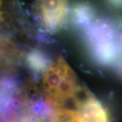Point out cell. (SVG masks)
Wrapping results in <instances>:
<instances>
[{"mask_svg":"<svg viewBox=\"0 0 122 122\" xmlns=\"http://www.w3.org/2000/svg\"><path fill=\"white\" fill-rule=\"evenodd\" d=\"M118 36L113 28L106 25L93 28L85 35L84 43L91 59L97 66H113L122 57Z\"/></svg>","mask_w":122,"mask_h":122,"instance_id":"1","label":"cell"},{"mask_svg":"<svg viewBox=\"0 0 122 122\" xmlns=\"http://www.w3.org/2000/svg\"><path fill=\"white\" fill-rule=\"evenodd\" d=\"M36 10L41 28L54 33L61 30L68 20L69 0H37Z\"/></svg>","mask_w":122,"mask_h":122,"instance_id":"2","label":"cell"},{"mask_svg":"<svg viewBox=\"0 0 122 122\" xmlns=\"http://www.w3.org/2000/svg\"><path fill=\"white\" fill-rule=\"evenodd\" d=\"M71 69L62 58H58L43 72L42 84L46 97L50 96L58 87L61 79Z\"/></svg>","mask_w":122,"mask_h":122,"instance_id":"3","label":"cell"},{"mask_svg":"<svg viewBox=\"0 0 122 122\" xmlns=\"http://www.w3.org/2000/svg\"><path fill=\"white\" fill-rule=\"evenodd\" d=\"M78 111L85 122H110L104 106L92 95L79 106Z\"/></svg>","mask_w":122,"mask_h":122,"instance_id":"4","label":"cell"},{"mask_svg":"<svg viewBox=\"0 0 122 122\" xmlns=\"http://www.w3.org/2000/svg\"><path fill=\"white\" fill-rule=\"evenodd\" d=\"M95 13L89 4L79 3L74 6L72 11L71 19L72 24L78 29L84 31L92 24Z\"/></svg>","mask_w":122,"mask_h":122,"instance_id":"5","label":"cell"},{"mask_svg":"<svg viewBox=\"0 0 122 122\" xmlns=\"http://www.w3.org/2000/svg\"><path fill=\"white\" fill-rule=\"evenodd\" d=\"M27 65L32 71L35 72H44L50 65V60L45 53L40 51L33 50L27 54Z\"/></svg>","mask_w":122,"mask_h":122,"instance_id":"6","label":"cell"},{"mask_svg":"<svg viewBox=\"0 0 122 122\" xmlns=\"http://www.w3.org/2000/svg\"><path fill=\"white\" fill-rule=\"evenodd\" d=\"M48 120L50 122H85L79 111L70 109H53Z\"/></svg>","mask_w":122,"mask_h":122,"instance_id":"7","label":"cell"},{"mask_svg":"<svg viewBox=\"0 0 122 122\" xmlns=\"http://www.w3.org/2000/svg\"><path fill=\"white\" fill-rule=\"evenodd\" d=\"M10 46L8 41L4 40L0 35V67L2 66L5 60H7L6 58H8V54L11 51V47Z\"/></svg>","mask_w":122,"mask_h":122,"instance_id":"8","label":"cell"},{"mask_svg":"<svg viewBox=\"0 0 122 122\" xmlns=\"http://www.w3.org/2000/svg\"><path fill=\"white\" fill-rule=\"evenodd\" d=\"M114 73L118 78L122 80V57L116 62V64L113 66Z\"/></svg>","mask_w":122,"mask_h":122,"instance_id":"9","label":"cell"},{"mask_svg":"<svg viewBox=\"0 0 122 122\" xmlns=\"http://www.w3.org/2000/svg\"><path fill=\"white\" fill-rule=\"evenodd\" d=\"M110 5H112L117 8H121L122 7V0H109Z\"/></svg>","mask_w":122,"mask_h":122,"instance_id":"10","label":"cell"},{"mask_svg":"<svg viewBox=\"0 0 122 122\" xmlns=\"http://www.w3.org/2000/svg\"><path fill=\"white\" fill-rule=\"evenodd\" d=\"M118 43H119V46H120V49H121V52L122 54V32L118 36Z\"/></svg>","mask_w":122,"mask_h":122,"instance_id":"11","label":"cell"}]
</instances>
